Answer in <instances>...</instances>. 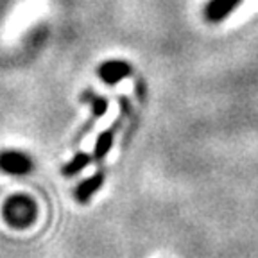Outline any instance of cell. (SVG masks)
Segmentation results:
<instances>
[{
    "instance_id": "obj_1",
    "label": "cell",
    "mask_w": 258,
    "mask_h": 258,
    "mask_svg": "<svg viewBox=\"0 0 258 258\" xmlns=\"http://www.w3.org/2000/svg\"><path fill=\"white\" fill-rule=\"evenodd\" d=\"M2 215H4V221L9 226L24 230L36 221L38 206L31 198L20 194V196H13L6 201L4 208H2Z\"/></svg>"
},
{
    "instance_id": "obj_2",
    "label": "cell",
    "mask_w": 258,
    "mask_h": 258,
    "mask_svg": "<svg viewBox=\"0 0 258 258\" xmlns=\"http://www.w3.org/2000/svg\"><path fill=\"white\" fill-rule=\"evenodd\" d=\"M31 158L25 156L24 153H18V151H4V153H0V170H4L6 174L22 176V174L31 172Z\"/></svg>"
},
{
    "instance_id": "obj_3",
    "label": "cell",
    "mask_w": 258,
    "mask_h": 258,
    "mask_svg": "<svg viewBox=\"0 0 258 258\" xmlns=\"http://www.w3.org/2000/svg\"><path fill=\"white\" fill-rule=\"evenodd\" d=\"M133 69H131V64L125 63V61L120 59H113V61H106L99 67V77L104 81L106 85H115L118 81L125 79L127 76H131Z\"/></svg>"
},
{
    "instance_id": "obj_4",
    "label": "cell",
    "mask_w": 258,
    "mask_h": 258,
    "mask_svg": "<svg viewBox=\"0 0 258 258\" xmlns=\"http://www.w3.org/2000/svg\"><path fill=\"white\" fill-rule=\"evenodd\" d=\"M242 0H210L205 9L206 20L208 22H221L230 15Z\"/></svg>"
},
{
    "instance_id": "obj_5",
    "label": "cell",
    "mask_w": 258,
    "mask_h": 258,
    "mask_svg": "<svg viewBox=\"0 0 258 258\" xmlns=\"http://www.w3.org/2000/svg\"><path fill=\"white\" fill-rule=\"evenodd\" d=\"M102 183H104V174L95 172L92 177L79 183V186L76 188V199L79 203H88L90 198L102 186Z\"/></svg>"
},
{
    "instance_id": "obj_6",
    "label": "cell",
    "mask_w": 258,
    "mask_h": 258,
    "mask_svg": "<svg viewBox=\"0 0 258 258\" xmlns=\"http://www.w3.org/2000/svg\"><path fill=\"white\" fill-rule=\"evenodd\" d=\"M117 127H118V122H115L111 127L106 129L104 133L99 135L97 144H95V151H93V158H95L97 161L104 160L106 154L109 153V149H111V145H113V138H115V133H117Z\"/></svg>"
},
{
    "instance_id": "obj_7",
    "label": "cell",
    "mask_w": 258,
    "mask_h": 258,
    "mask_svg": "<svg viewBox=\"0 0 258 258\" xmlns=\"http://www.w3.org/2000/svg\"><path fill=\"white\" fill-rule=\"evenodd\" d=\"M83 101L88 102V104L92 106L93 118H101L106 113V109H108V101H106V97L95 95L92 90H86V92L83 93Z\"/></svg>"
},
{
    "instance_id": "obj_8",
    "label": "cell",
    "mask_w": 258,
    "mask_h": 258,
    "mask_svg": "<svg viewBox=\"0 0 258 258\" xmlns=\"http://www.w3.org/2000/svg\"><path fill=\"white\" fill-rule=\"evenodd\" d=\"M90 161H92V156L86 153H77L76 156L72 158V160L64 165L63 169V174L64 176H76L77 172H81V170L85 169V167L90 165Z\"/></svg>"
}]
</instances>
